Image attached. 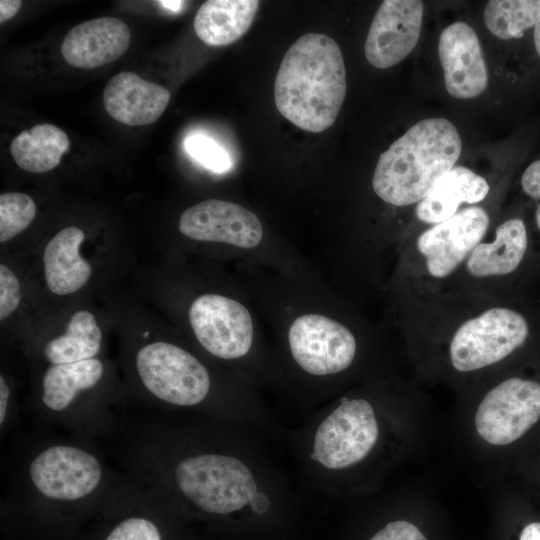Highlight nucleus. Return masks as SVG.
<instances>
[{"instance_id": "9", "label": "nucleus", "mask_w": 540, "mask_h": 540, "mask_svg": "<svg viewBox=\"0 0 540 540\" xmlns=\"http://www.w3.org/2000/svg\"><path fill=\"white\" fill-rule=\"evenodd\" d=\"M379 429L372 405L346 399L318 426L311 459L328 469L360 462L375 446Z\"/></svg>"}, {"instance_id": "36", "label": "nucleus", "mask_w": 540, "mask_h": 540, "mask_svg": "<svg viewBox=\"0 0 540 540\" xmlns=\"http://www.w3.org/2000/svg\"><path fill=\"white\" fill-rule=\"evenodd\" d=\"M158 3L171 11H179L184 4L183 1H158Z\"/></svg>"}, {"instance_id": "28", "label": "nucleus", "mask_w": 540, "mask_h": 540, "mask_svg": "<svg viewBox=\"0 0 540 540\" xmlns=\"http://www.w3.org/2000/svg\"><path fill=\"white\" fill-rule=\"evenodd\" d=\"M21 301V286L17 276L4 263L0 264V319L12 315Z\"/></svg>"}, {"instance_id": "14", "label": "nucleus", "mask_w": 540, "mask_h": 540, "mask_svg": "<svg viewBox=\"0 0 540 540\" xmlns=\"http://www.w3.org/2000/svg\"><path fill=\"white\" fill-rule=\"evenodd\" d=\"M104 373L105 366L99 358L49 365L41 379L42 415L83 431L80 399L101 383Z\"/></svg>"}, {"instance_id": "25", "label": "nucleus", "mask_w": 540, "mask_h": 540, "mask_svg": "<svg viewBox=\"0 0 540 540\" xmlns=\"http://www.w3.org/2000/svg\"><path fill=\"white\" fill-rule=\"evenodd\" d=\"M135 483V507L120 517L106 532L102 540H164L157 518L149 514V511H145L144 508L138 507L141 486L137 482Z\"/></svg>"}, {"instance_id": "34", "label": "nucleus", "mask_w": 540, "mask_h": 540, "mask_svg": "<svg viewBox=\"0 0 540 540\" xmlns=\"http://www.w3.org/2000/svg\"><path fill=\"white\" fill-rule=\"evenodd\" d=\"M256 513H264L269 508V498L263 492H258L250 504Z\"/></svg>"}, {"instance_id": "10", "label": "nucleus", "mask_w": 540, "mask_h": 540, "mask_svg": "<svg viewBox=\"0 0 540 540\" xmlns=\"http://www.w3.org/2000/svg\"><path fill=\"white\" fill-rule=\"evenodd\" d=\"M540 419V383L511 377L489 391L475 415L478 434L492 445H507Z\"/></svg>"}, {"instance_id": "1", "label": "nucleus", "mask_w": 540, "mask_h": 540, "mask_svg": "<svg viewBox=\"0 0 540 540\" xmlns=\"http://www.w3.org/2000/svg\"><path fill=\"white\" fill-rule=\"evenodd\" d=\"M130 441L125 462L132 479L160 498L176 496L199 511L222 516L250 505L259 492L251 470L234 456L208 451L173 457Z\"/></svg>"}, {"instance_id": "20", "label": "nucleus", "mask_w": 540, "mask_h": 540, "mask_svg": "<svg viewBox=\"0 0 540 540\" xmlns=\"http://www.w3.org/2000/svg\"><path fill=\"white\" fill-rule=\"evenodd\" d=\"M529 249L525 221L514 217L500 224L491 243L478 244L471 252L468 271L476 277L508 275L519 269Z\"/></svg>"}, {"instance_id": "18", "label": "nucleus", "mask_w": 540, "mask_h": 540, "mask_svg": "<svg viewBox=\"0 0 540 540\" xmlns=\"http://www.w3.org/2000/svg\"><path fill=\"white\" fill-rule=\"evenodd\" d=\"M85 238L77 226H67L58 231L43 251L45 281L56 295L76 293L89 281L90 263L81 256L80 246Z\"/></svg>"}, {"instance_id": "29", "label": "nucleus", "mask_w": 540, "mask_h": 540, "mask_svg": "<svg viewBox=\"0 0 540 540\" xmlns=\"http://www.w3.org/2000/svg\"><path fill=\"white\" fill-rule=\"evenodd\" d=\"M370 540H428V538L412 522L394 520L377 531Z\"/></svg>"}, {"instance_id": "35", "label": "nucleus", "mask_w": 540, "mask_h": 540, "mask_svg": "<svg viewBox=\"0 0 540 540\" xmlns=\"http://www.w3.org/2000/svg\"><path fill=\"white\" fill-rule=\"evenodd\" d=\"M533 45L535 53L540 60V18L533 28Z\"/></svg>"}, {"instance_id": "5", "label": "nucleus", "mask_w": 540, "mask_h": 540, "mask_svg": "<svg viewBox=\"0 0 540 540\" xmlns=\"http://www.w3.org/2000/svg\"><path fill=\"white\" fill-rule=\"evenodd\" d=\"M134 368L149 397L164 405L198 406L212 389L207 367L190 351L171 342L141 346L134 357Z\"/></svg>"}, {"instance_id": "3", "label": "nucleus", "mask_w": 540, "mask_h": 540, "mask_svg": "<svg viewBox=\"0 0 540 540\" xmlns=\"http://www.w3.org/2000/svg\"><path fill=\"white\" fill-rule=\"evenodd\" d=\"M120 485L91 446L57 439L30 451L18 475L16 496L32 505L69 510L105 503Z\"/></svg>"}, {"instance_id": "4", "label": "nucleus", "mask_w": 540, "mask_h": 540, "mask_svg": "<svg viewBox=\"0 0 540 540\" xmlns=\"http://www.w3.org/2000/svg\"><path fill=\"white\" fill-rule=\"evenodd\" d=\"M461 150V136L451 121L423 119L380 155L372 177L373 190L394 206L418 203L455 166Z\"/></svg>"}, {"instance_id": "23", "label": "nucleus", "mask_w": 540, "mask_h": 540, "mask_svg": "<svg viewBox=\"0 0 540 540\" xmlns=\"http://www.w3.org/2000/svg\"><path fill=\"white\" fill-rule=\"evenodd\" d=\"M102 333L95 316L88 310L76 311L65 331L43 347L49 365L67 364L96 358L101 349Z\"/></svg>"}, {"instance_id": "11", "label": "nucleus", "mask_w": 540, "mask_h": 540, "mask_svg": "<svg viewBox=\"0 0 540 540\" xmlns=\"http://www.w3.org/2000/svg\"><path fill=\"white\" fill-rule=\"evenodd\" d=\"M178 228L193 241L227 245L245 253L264 245L259 217L242 205L221 199H207L186 209Z\"/></svg>"}, {"instance_id": "32", "label": "nucleus", "mask_w": 540, "mask_h": 540, "mask_svg": "<svg viewBox=\"0 0 540 540\" xmlns=\"http://www.w3.org/2000/svg\"><path fill=\"white\" fill-rule=\"evenodd\" d=\"M22 2L19 0H1L0 1V22L10 20L20 10Z\"/></svg>"}, {"instance_id": "17", "label": "nucleus", "mask_w": 540, "mask_h": 540, "mask_svg": "<svg viewBox=\"0 0 540 540\" xmlns=\"http://www.w3.org/2000/svg\"><path fill=\"white\" fill-rule=\"evenodd\" d=\"M170 92L133 72L113 76L103 91V104L116 121L129 126L155 122L165 111Z\"/></svg>"}, {"instance_id": "24", "label": "nucleus", "mask_w": 540, "mask_h": 540, "mask_svg": "<svg viewBox=\"0 0 540 540\" xmlns=\"http://www.w3.org/2000/svg\"><path fill=\"white\" fill-rule=\"evenodd\" d=\"M540 18V0H491L483 12L487 29L502 40L522 38Z\"/></svg>"}, {"instance_id": "8", "label": "nucleus", "mask_w": 540, "mask_h": 540, "mask_svg": "<svg viewBox=\"0 0 540 540\" xmlns=\"http://www.w3.org/2000/svg\"><path fill=\"white\" fill-rule=\"evenodd\" d=\"M188 322L200 346L222 360L245 357L252 349L255 323L240 300L220 294L198 295L188 308Z\"/></svg>"}, {"instance_id": "22", "label": "nucleus", "mask_w": 540, "mask_h": 540, "mask_svg": "<svg viewBox=\"0 0 540 540\" xmlns=\"http://www.w3.org/2000/svg\"><path fill=\"white\" fill-rule=\"evenodd\" d=\"M67 134L53 124H37L12 139L10 152L25 171L43 173L55 168L69 150Z\"/></svg>"}, {"instance_id": "7", "label": "nucleus", "mask_w": 540, "mask_h": 540, "mask_svg": "<svg viewBox=\"0 0 540 540\" xmlns=\"http://www.w3.org/2000/svg\"><path fill=\"white\" fill-rule=\"evenodd\" d=\"M531 325L521 312L496 307L464 322L450 344L453 367L469 372L501 361L529 339Z\"/></svg>"}, {"instance_id": "19", "label": "nucleus", "mask_w": 540, "mask_h": 540, "mask_svg": "<svg viewBox=\"0 0 540 540\" xmlns=\"http://www.w3.org/2000/svg\"><path fill=\"white\" fill-rule=\"evenodd\" d=\"M489 192L487 181L464 166L444 173L418 202L416 215L425 223L438 224L455 215L462 203L481 202Z\"/></svg>"}, {"instance_id": "6", "label": "nucleus", "mask_w": 540, "mask_h": 540, "mask_svg": "<svg viewBox=\"0 0 540 540\" xmlns=\"http://www.w3.org/2000/svg\"><path fill=\"white\" fill-rule=\"evenodd\" d=\"M286 341L294 362L307 374L340 373L353 362L357 341L342 322L317 309L296 312L286 325Z\"/></svg>"}, {"instance_id": "2", "label": "nucleus", "mask_w": 540, "mask_h": 540, "mask_svg": "<svg viewBox=\"0 0 540 540\" xmlns=\"http://www.w3.org/2000/svg\"><path fill=\"white\" fill-rule=\"evenodd\" d=\"M347 89L338 44L329 36L308 33L285 53L274 84L277 110L302 130L319 133L331 127Z\"/></svg>"}, {"instance_id": "26", "label": "nucleus", "mask_w": 540, "mask_h": 540, "mask_svg": "<svg viewBox=\"0 0 540 540\" xmlns=\"http://www.w3.org/2000/svg\"><path fill=\"white\" fill-rule=\"evenodd\" d=\"M36 204L27 194L8 192L0 195V242L6 243L33 221Z\"/></svg>"}, {"instance_id": "21", "label": "nucleus", "mask_w": 540, "mask_h": 540, "mask_svg": "<svg viewBox=\"0 0 540 540\" xmlns=\"http://www.w3.org/2000/svg\"><path fill=\"white\" fill-rule=\"evenodd\" d=\"M257 0H208L194 19L197 37L208 46H226L250 28L259 8Z\"/></svg>"}, {"instance_id": "15", "label": "nucleus", "mask_w": 540, "mask_h": 540, "mask_svg": "<svg viewBox=\"0 0 540 540\" xmlns=\"http://www.w3.org/2000/svg\"><path fill=\"white\" fill-rule=\"evenodd\" d=\"M438 55L447 92L457 99L479 96L487 87L488 71L474 29L456 21L440 34Z\"/></svg>"}, {"instance_id": "27", "label": "nucleus", "mask_w": 540, "mask_h": 540, "mask_svg": "<svg viewBox=\"0 0 540 540\" xmlns=\"http://www.w3.org/2000/svg\"><path fill=\"white\" fill-rule=\"evenodd\" d=\"M187 152L206 168L217 173L230 169L231 159L227 151L216 141L201 134H193L185 141Z\"/></svg>"}, {"instance_id": "30", "label": "nucleus", "mask_w": 540, "mask_h": 540, "mask_svg": "<svg viewBox=\"0 0 540 540\" xmlns=\"http://www.w3.org/2000/svg\"><path fill=\"white\" fill-rule=\"evenodd\" d=\"M523 192L535 202V224L540 233V158L531 162L521 176Z\"/></svg>"}, {"instance_id": "16", "label": "nucleus", "mask_w": 540, "mask_h": 540, "mask_svg": "<svg viewBox=\"0 0 540 540\" xmlns=\"http://www.w3.org/2000/svg\"><path fill=\"white\" fill-rule=\"evenodd\" d=\"M130 40V30L122 20L96 18L73 27L64 37L60 52L71 66L92 69L120 58Z\"/></svg>"}, {"instance_id": "31", "label": "nucleus", "mask_w": 540, "mask_h": 540, "mask_svg": "<svg viewBox=\"0 0 540 540\" xmlns=\"http://www.w3.org/2000/svg\"><path fill=\"white\" fill-rule=\"evenodd\" d=\"M12 390L5 376L0 374V428L3 432L12 416Z\"/></svg>"}, {"instance_id": "12", "label": "nucleus", "mask_w": 540, "mask_h": 540, "mask_svg": "<svg viewBox=\"0 0 540 540\" xmlns=\"http://www.w3.org/2000/svg\"><path fill=\"white\" fill-rule=\"evenodd\" d=\"M424 5L419 0H385L370 25L364 52L379 69L402 61L416 46L422 27Z\"/></svg>"}, {"instance_id": "33", "label": "nucleus", "mask_w": 540, "mask_h": 540, "mask_svg": "<svg viewBox=\"0 0 540 540\" xmlns=\"http://www.w3.org/2000/svg\"><path fill=\"white\" fill-rule=\"evenodd\" d=\"M518 540H540V522L534 521L525 525Z\"/></svg>"}, {"instance_id": "13", "label": "nucleus", "mask_w": 540, "mask_h": 540, "mask_svg": "<svg viewBox=\"0 0 540 540\" xmlns=\"http://www.w3.org/2000/svg\"><path fill=\"white\" fill-rule=\"evenodd\" d=\"M488 226L487 212L471 206L424 231L417 247L426 258L428 272L436 278L452 273L479 244Z\"/></svg>"}]
</instances>
